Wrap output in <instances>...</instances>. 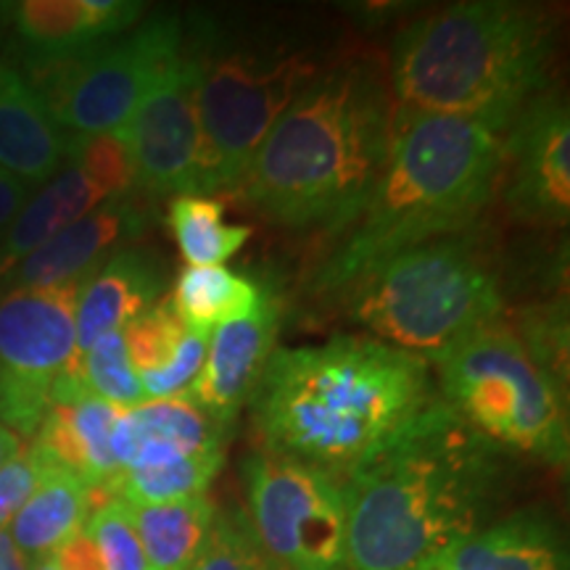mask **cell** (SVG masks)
I'll return each instance as SVG.
<instances>
[{
    "label": "cell",
    "instance_id": "cell-1",
    "mask_svg": "<svg viewBox=\"0 0 570 570\" xmlns=\"http://www.w3.org/2000/svg\"><path fill=\"white\" fill-rule=\"evenodd\" d=\"M497 481V446L436 396L341 481L346 570H436L481 531Z\"/></svg>",
    "mask_w": 570,
    "mask_h": 570
},
{
    "label": "cell",
    "instance_id": "cell-2",
    "mask_svg": "<svg viewBox=\"0 0 570 570\" xmlns=\"http://www.w3.org/2000/svg\"><path fill=\"white\" fill-rule=\"evenodd\" d=\"M433 399L423 356L377 338L336 336L275 348L248 402L267 452L341 483Z\"/></svg>",
    "mask_w": 570,
    "mask_h": 570
},
{
    "label": "cell",
    "instance_id": "cell-3",
    "mask_svg": "<svg viewBox=\"0 0 570 570\" xmlns=\"http://www.w3.org/2000/svg\"><path fill=\"white\" fill-rule=\"evenodd\" d=\"M396 101L381 69H325L277 119L238 190L269 223L341 235L381 175Z\"/></svg>",
    "mask_w": 570,
    "mask_h": 570
},
{
    "label": "cell",
    "instance_id": "cell-4",
    "mask_svg": "<svg viewBox=\"0 0 570 570\" xmlns=\"http://www.w3.org/2000/svg\"><path fill=\"white\" fill-rule=\"evenodd\" d=\"M499 154L494 127L396 104L381 175L317 265L312 294L341 296L399 252L470 230L497 190Z\"/></svg>",
    "mask_w": 570,
    "mask_h": 570
},
{
    "label": "cell",
    "instance_id": "cell-5",
    "mask_svg": "<svg viewBox=\"0 0 570 570\" xmlns=\"http://www.w3.org/2000/svg\"><path fill=\"white\" fill-rule=\"evenodd\" d=\"M554 27L537 6L468 0L425 13L396 32V104L475 119L504 132L518 111L550 90Z\"/></svg>",
    "mask_w": 570,
    "mask_h": 570
},
{
    "label": "cell",
    "instance_id": "cell-6",
    "mask_svg": "<svg viewBox=\"0 0 570 570\" xmlns=\"http://www.w3.org/2000/svg\"><path fill=\"white\" fill-rule=\"evenodd\" d=\"M341 298L377 341L431 362L499 320L504 285L494 248L470 227L399 252Z\"/></svg>",
    "mask_w": 570,
    "mask_h": 570
},
{
    "label": "cell",
    "instance_id": "cell-7",
    "mask_svg": "<svg viewBox=\"0 0 570 570\" xmlns=\"http://www.w3.org/2000/svg\"><path fill=\"white\" fill-rule=\"evenodd\" d=\"M190 38L198 56L202 125L196 196H212L238 188L262 140L320 75V63L296 42L230 38L202 21Z\"/></svg>",
    "mask_w": 570,
    "mask_h": 570
},
{
    "label": "cell",
    "instance_id": "cell-8",
    "mask_svg": "<svg viewBox=\"0 0 570 570\" xmlns=\"http://www.w3.org/2000/svg\"><path fill=\"white\" fill-rule=\"evenodd\" d=\"M431 362L439 373V396L475 433L497 449L566 468V386L533 360L510 325L494 320Z\"/></svg>",
    "mask_w": 570,
    "mask_h": 570
},
{
    "label": "cell",
    "instance_id": "cell-9",
    "mask_svg": "<svg viewBox=\"0 0 570 570\" xmlns=\"http://www.w3.org/2000/svg\"><path fill=\"white\" fill-rule=\"evenodd\" d=\"M185 42L180 17L156 13L125 38L61 59H35L32 88L77 138L119 132Z\"/></svg>",
    "mask_w": 570,
    "mask_h": 570
},
{
    "label": "cell",
    "instance_id": "cell-10",
    "mask_svg": "<svg viewBox=\"0 0 570 570\" xmlns=\"http://www.w3.org/2000/svg\"><path fill=\"white\" fill-rule=\"evenodd\" d=\"M248 523L277 570H346L341 483L323 470L259 449L244 462Z\"/></svg>",
    "mask_w": 570,
    "mask_h": 570
},
{
    "label": "cell",
    "instance_id": "cell-11",
    "mask_svg": "<svg viewBox=\"0 0 570 570\" xmlns=\"http://www.w3.org/2000/svg\"><path fill=\"white\" fill-rule=\"evenodd\" d=\"M90 273L0 298V423L17 436L38 433L61 375H82L77 304Z\"/></svg>",
    "mask_w": 570,
    "mask_h": 570
},
{
    "label": "cell",
    "instance_id": "cell-12",
    "mask_svg": "<svg viewBox=\"0 0 570 570\" xmlns=\"http://www.w3.org/2000/svg\"><path fill=\"white\" fill-rule=\"evenodd\" d=\"M132 156L138 188L151 198L196 194L202 164L198 125V56L190 30L161 75L156 77L138 109L119 130Z\"/></svg>",
    "mask_w": 570,
    "mask_h": 570
},
{
    "label": "cell",
    "instance_id": "cell-13",
    "mask_svg": "<svg viewBox=\"0 0 570 570\" xmlns=\"http://www.w3.org/2000/svg\"><path fill=\"white\" fill-rule=\"evenodd\" d=\"M502 202L515 219L562 227L570 217V114L554 90L531 98L502 132Z\"/></svg>",
    "mask_w": 570,
    "mask_h": 570
},
{
    "label": "cell",
    "instance_id": "cell-14",
    "mask_svg": "<svg viewBox=\"0 0 570 570\" xmlns=\"http://www.w3.org/2000/svg\"><path fill=\"white\" fill-rule=\"evenodd\" d=\"M281 320V296L265 285V294L252 312L214 327L202 373L185 396L209 417L233 425L275 352Z\"/></svg>",
    "mask_w": 570,
    "mask_h": 570
},
{
    "label": "cell",
    "instance_id": "cell-15",
    "mask_svg": "<svg viewBox=\"0 0 570 570\" xmlns=\"http://www.w3.org/2000/svg\"><path fill=\"white\" fill-rule=\"evenodd\" d=\"M117 415L119 407L92 394L82 375H61L53 383L51 410L35 433V444L90 489L101 487L111 491L114 481L122 473L111 452Z\"/></svg>",
    "mask_w": 570,
    "mask_h": 570
},
{
    "label": "cell",
    "instance_id": "cell-16",
    "mask_svg": "<svg viewBox=\"0 0 570 570\" xmlns=\"http://www.w3.org/2000/svg\"><path fill=\"white\" fill-rule=\"evenodd\" d=\"M148 225V212L138 196L106 202L63 227L51 240L35 248L11 273L13 288H48L96 269L119 240H130Z\"/></svg>",
    "mask_w": 570,
    "mask_h": 570
},
{
    "label": "cell",
    "instance_id": "cell-17",
    "mask_svg": "<svg viewBox=\"0 0 570 570\" xmlns=\"http://www.w3.org/2000/svg\"><path fill=\"white\" fill-rule=\"evenodd\" d=\"M227 436L230 425L206 415L188 396L148 399L119 410L111 431V452L125 473L127 468L225 449Z\"/></svg>",
    "mask_w": 570,
    "mask_h": 570
},
{
    "label": "cell",
    "instance_id": "cell-18",
    "mask_svg": "<svg viewBox=\"0 0 570 570\" xmlns=\"http://www.w3.org/2000/svg\"><path fill=\"white\" fill-rule=\"evenodd\" d=\"M167 275L161 259L146 248H119L92 269L77 304V365L82 354L109 333H122L132 320L161 302Z\"/></svg>",
    "mask_w": 570,
    "mask_h": 570
},
{
    "label": "cell",
    "instance_id": "cell-19",
    "mask_svg": "<svg viewBox=\"0 0 570 570\" xmlns=\"http://www.w3.org/2000/svg\"><path fill=\"white\" fill-rule=\"evenodd\" d=\"M17 35L35 59H61L119 38L140 19L135 0H24L13 3Z\"/></svg>",
    "mask_w": 570,
    "mask_h": 570
},
{
    "label": "cell",
    "instance_id": "cell-20",
    "mask_svg": "<svg viewBox=\"0 0 570 570\" xmlns=\"http://www.w3.org/2000/svg\"><path fill=\"white\" fill-rule=\"evenodd\" d=\"M69 138L42 98L17 69L0 59V169L24 185H42L59 173Z\"/></svg>",
    "mask_w": 570,
    "mask_h": 570
},
{
    "label": "cell",
    "instance_id": "cell-21",
    "mask_svg": "<svg viewBox=\"0 0 570 570\" xmlns=\"http://www.w3.org/2000/svg\"><path fill=\"white\" fill-rule=\"evenodd\" d=\"M439 566L446 570H566V552L550 520L537 510H525L460 541Z\"/></svg>",
    "mask_w": 570,
    "mask_h": 570
},
{
    "label": "cell",
    "instance_id": "cell-22",
    "mask_svg": "<svg viewBox=\"0 0 570 570\" xmlns=\"http://www.w3.org/2000/svg\"><path fill=\"white\" fill-rule=\"evenodd\" d=\"M90 515V487L51 462L35 494L11 520V539L27 560L53 554L63 541L85 529Z\"/></svg>",
    "mask_w": 570,
    "mask_h": 570
},
{
    "label": "cell",
    "instance_id": "cell-23",
    "mask_svg": "<svg viewBox=\"0 0 570 570\" xmlns=\"http://www.w3.org/2000/svg\"><path fill=\"white\" fill-rule=\"evenodd\" d=\"M106 202L101 190L85 177L75 164L63 167L53 183H48L24 209L17 214L9 233L0 240V275L17 267L24 256L51 240L63 227L75 225L85 214Z\"/></svg>",
    "mask_w": 570,
    "mask_h": 570
},
{
    "label": "cell",
    "instance_id": "cell-24",
    "mask_svg": "<svg viewBox=\"0 0 570 570\" xmlns=\"http://www.w3.org/2000/svg\"><path fill=\"white\" fill-rule=\"evenodd\" d=\"M130 515L151 570H188L202 554L214 525L212 499L169 504H130Z\"/></svg>",
    "mask_w": 570,
    "mask_h": 570
},
{
    "label": "cell",
    "instance_id": "cell-25",
    "mask_svg": "<svg viewBox=\"0 0 570 570\" xmlns=\"http://www.w3.org/2000/svg\"><path fill=\"white\" fill-rule=\"evenodd\" d=\"M265 285L254 277L219 267H185L175 283L177 315L194 331H214L259 304Z\"/></svg>",
    "mask_w": 570,
    "mask_h": 570
},
{
    "label": "cell",
    "instance_id": "cell-26",
    "mask_svg": "<svg viewBox=\"0 0 570 570\" xmlns=\"http://www.w3.org/2000/svg\"><path fill=\"white\" fill-rule=\"evenodd\" d=\"M169 227L188 267H219L252 238V227L225 223L223 204L196 194L173 198Z\"/></svg>",
    "mask_w": 570,
    "mask_h": 570
},
{
    "label": "cell",
    "instance_id": "cell-27",
    "mask_svg": "<svg viewBox=\"0 0 570 570\" xmlns=\"http://www.w3.org/2000/svg\"><path fill=\"white\" fill-rule=\"evenodd\" d=\"M223 462L225 449H212V452L154 462V465L127 468L114 481L111 491L127 504H169L206 497V489L217 479Z\"/></svg>",
    "mask_w": 570,
    "mask_h": 570
},
{
    "label": "cell",
    "instance_id": "cell-28",
    "mask_svg": "<svg viewBox=\"0 0 570 570\" xmlns=\"http://www.w3.org/2000/svg\"><path fill=\"white\" fill-rule=\"evenodd\" d=\"M69 159L104 198H125L138 190V173L119 132L69 138Z\"/></svg>",
    "mask_w": 570,
    "mask_h": 570
},
{
    "label": "cell",
    "instance_id": "cell-29",
    "mask_svg": "<svg viewBox=\"0 0 570 570\" xmlns=\"http://www.w3.org/2000/svg\"><path fill=\"white\" fill-rule=\"evenodd\" d=\"M82 381L98 399L119 410L146 402L140 375L130 365L122 333H109V336L98 338L82 354Z\"/></svg>",
    "mask_w": 570,
    "mask_h": 570
},
{
    "label": "cell",
    "instance_id": "cell-30",
    "mask_svg": "<svg viewBox=\"0 0 570 570\" xmlns=\"http://www.w3.org/2000/svg\"><path fill=\"white\" fill-rule=\"evenodd\" d=\"M82 531L88 533L101 554L104 570H151L138 531H135L130 504L119 497H109L96 504L85 520Z\"/></svg>",
    "mask_w": 570,
    "mask_h": 570
},
{
    "label": "cell",
    "instance_id": "cell-31",
    "mask_svg": "<svg viewBox=\"0 0 570 570\" xmlns=\"http://www.w3.org/2000/svg\"><path fill=\"white\" fill-rule=\"evenodd\" d=\"M185 333H188V325L177 315L173 298H161L146 315L132 320L122 331V336L135 373L146 375L167 365Z\"/></svg>",
    "mask_w": 570,
    "mask_h": 570
},
{
    "label": "cell",
    "instance_id": "cell-32",
    "mask_svg": "<svg viewBox=\"0 0 570 570\" xmlns=\"http://www.w3.org/2000/svg\"><path fill=\"white\" fill-rule=\"evenodd\" d=\"M188 570H277L256 541L246 512L225 510L214 525L202 554Z\"/></svg>",
    "mask_w": 570,
    "mask_h": 570
},
{
    "label": "cell",
    "instance_id": "cell-33",
    "mask_svg": "<svg viewBox=\"0 0 570 570\" xmlns=\"http://www.w3.org/2000/svg\"><path fill=\"white\" fill-rule=\"evenodd\" d=\"M209 331H194V327H188V333H185L173 360L164 367L154 370V373L140 375L146 402L148 399H175L188 394V389L194 386V381L204 367L206 352H209Z\"/></svg>",
    "mask_w": 570,
    "mask_h": 570
},
{
    "label": "cell",
    "instance_id": "cell-34",
    "mask_svg": "<svg viewBox=\"0 0 570 570\" xmlns=\"http://www.w3.org/2000/svg\"><path fill=\"white\" fill-rule=\"evenodd\" d=\"M51 462L53 460L38 444H32L19 452L9 465L0 468V529H6V523H11L21 510V504L35 494Z\"/></svg>",
    "mask_w": 570,
    "mask_h": 570
},
{
    "label": "cell",
    "instance_id": "cell-35",
    "mask_svg": "<svg viewBox=\"0 0 570 570\" xmlns=\"http://www.w3.org/2000/svg\"><path fill=\"white\" fill-rule=\"evenodd\" d=\"M59 570H104L101 554L85 531L75 533L69 541H63L59 550L53 552Z\"/></svg>",
    "mask_w": 570,
    "mask_h": 570
},
{
    "label": "cell",
    "instance_id": "cell-36",
    "mask_svg": "<svg viewBox=\"0 0 570 570\" xmlns=\"http://www.w3.org/2000/svg\"><path fill=\"white\" fill-rule=\"evenodd\" d=\"M27 194H30V185H24L19 177H13L0 169V240L9 233V227L17 214L24 209Z\"/></svg>",
    "mask_w": 570,
    "mask_h": 570
},
{
    "label": "cell",
    "instance_id": "cell-37",
    "mask_svg": "<svg viewBox=\"0 0 570 570\" xmlns=\"http://www.w3.org/2000/svg\"><path fill=\"white\" fill-rule=\"evenodd\" d=\"M32 562L13 544L9 529H0V570H30Z\"/></svg>",
    "mask_w": 570,
    "mask_h": 570
},
{
    "label": "cell",
    "instance_id": "cell-38",
    "mask_svg": "<svg viewBox=\"0 0 570 570\" xmlns=\"http://www.w3.org/2000/svg\"><path fill=\"white\" fill-rule=\"evenodd\" d=\"M21 452V441L17 433H11L9 428L0 423V468H6L9 462Z\"/></svg>",
    "mask_w": 570,
    "mask_h": 570
},
{
    "label": "cell",
    "instance_id": "cell-39",
    "mask_svg": "<svg viewBox=\"0 0 570 570\" xmlns=\"http://www.w3.org/2000/svg\"><path fill=\"white\" fill-rule=\"evenodd\" d=\"M30 570H59V562H56L53 554H48V558H40V560H35Z\"/></svg>",
    "mask_w": 570,
    "mask_h": 570
}]
</instances>
